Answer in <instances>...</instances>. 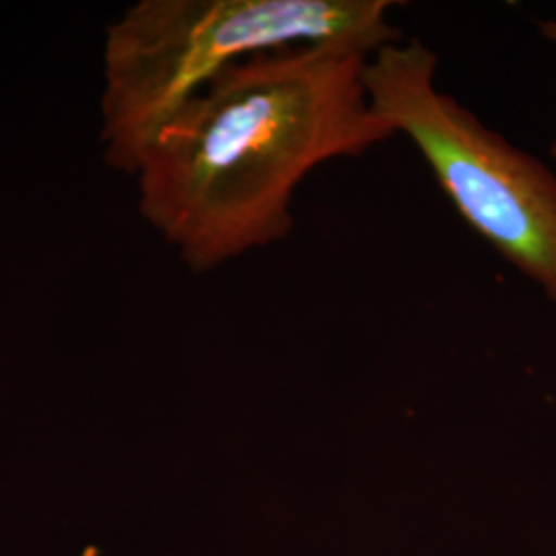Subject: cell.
<instances>
[{
  "label": "cell",
  "mask_w": 556,
  "mask_h": 556,
  "mask_svg": "<svg viewBox=\"0 0 556 556\" xmlns=\"http://www.w3.org/2000/svg\"><path fill=\"white\" fill-rule=\"evenodd\" d=\"M438 68L418 38L383 43L365 62L369 103L410 140L459 219L556 305V176L443 91Z\"/></svg>",
  "instance_id": "cell-3"
},
{
  "label": "cell",
  "mask_w": 556,
  "mask_h": 556,
  "mask_svg": "<svg viewBox=\"0 0 556 556\" xmlns=\"http://www.w3.org/2000/svg\"><path fill=\"white\" fill-rule=\"evenodd\" d=\"M390 0H140L108 27L103 46V157L137 176L161 128L254 54L338 43L374 54L400 38Z\"/></svg>",
  "instance_id": "cell-2"
},
{
  "label": "cell",
  "mask_w": 556,
  "mask_h": 556,
  "mask_svg": "<svg viewBox=\"0 0 556 556\" xmlns=\"http://www.w3.org/2000/svg\"><path fill=\"white\" fill-rule=\"evenodd\" d=\"M369 56L338 43L254 54L161 128L135 176L139 211L194 275L287 239L312 172L394 139L365 91Z\"/></svg>",
  "instance_id": "cell-1"
},
{
  "label": "cell",
  "mask_w": 556,
  "mask_h": 556,
  "mask_svg": "<svg viewBox=\"0 0 556 556\" xmlns=\"http://www.w3.org/2000/svg\"><path fill=\"white\" fill-rule=\"evenodd\" d=\"M540 31H542V36H544V40L548 41L553 48H555L556 52V21H544V23H540ZM553 157L556 160V139L553 140Z\"/></svg>",
  "instance_id": "cell-4"
}]
</instances>
